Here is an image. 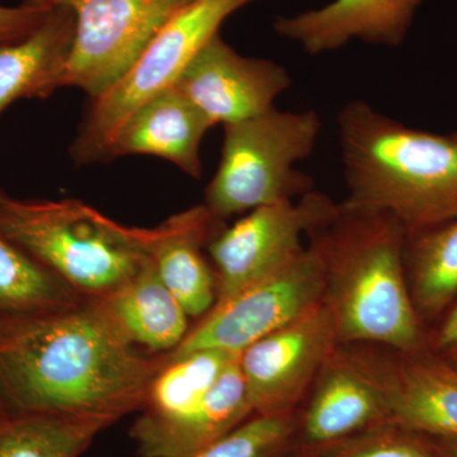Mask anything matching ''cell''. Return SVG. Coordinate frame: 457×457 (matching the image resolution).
Returning a JSON list of instances; mask_svg holds the SVG:
<instances>
[{
  "label": "cell",
  "mask_w": 457,
  "mask_h": 457,
  "mask_svg": "<svg viewBox=\"0 0 457 457\" xmlns=\"http://www.w3.org/2000/svg\"><path fill=\"white\" fill-rule=\"evenodd\" d=\"M323 264L326 303L339 345L420 351L418 312L408 288V234L386 213L343 209L312 231Z\"/></svg>",
  "instance_id": "cell-3"
},
{
  "label": "cell",
  "mask_w": 457,
  "mask_h": 457,
  "mask_svg": "<svg viewBox=\"0 0 457 457\" xmlns=\"http://www.w3.org/2000/svg\"><path fill=\"white\" fill-rule=\"evenodd\" d=\"M286 457H291V456H286Z\"/></svg>",
  "instance_id": "cell-31"
},
{
  "label": "cell",
  "mask_w": 457,
  "mask_h": 457,
  "mask_svg": "<svg viewBox=\"0 0 457 457\" xmlns=\"http://www.w3.org/2000/svg\"><path fill=\"white\" fill-rule=\"evenodd\" d=\"M209 121L179 90L170 88L147 99L120 126L110 161L126 155L165 159L192 179H200V150Z\"/></svg>",
  "instance_id": "cell-16"
},
{
  "label": "cell",
  "mask_w": 457,
  "mask_h": 457,
  "mask_svg": "<svg viewBox=\"0 0 457 457\" xmlns=\"http://www.w3.org/2000/svg\"><path fill=\"white\" fill-rule=\"evenodd\" d=\"M291 457H438L425 438L399 427L384 425L330 446Z\"/></svg>",
  "instance_id": "cell-25"
},
{
  "label": "cell",
  "mask_w": 457,
  "mask_h": 457,
  "mask_svg": "<svg viewBox=\"0 0 457 457\" xmlns=\"http://www.w3.org/2000/svg\"><path fill=\"white\" fill-rule=\"evenodd\" d=\"M253 414L237 359L189 413L170 422L135 420L131 438L140 457H191Z\"/></svg>",
  "instance_id": "cell-17"
},
{
  "label": "cell",
  "mask_w": 457,
  "mask_h": 457,
  "mask_svg": "<svg viewBox=\"0 0 457 457\" xmlns=\"http://www.w3.org/2000/svg\"><path fill=\"white\" fill-rule=\"evenodd\" d=\"M422 437L438 457H457V437Z\"/></svg>",
  "instance_id": "cell-28"
},
{
  "label": "cell",
  "mask_w": 457,
  "mask_h": 457,
  "mask_svg": "<svg viewBox=\"0 0 457 457\" xmlns=\"http://www.w3.org/2000/svg\"><path fill=\"white\" fill-rule=\"evenodd\" d=\"M312 386L308 405L297 413L296 432L287 456L323 449L385 425L386 413L378 390L338 352L328 361Z\"/></svg>",
  "instance_id": "cell-15"
},
{
  "label": "cell",
  "mask_w": 457,
  "mask_h": 457,
  "mask_svg": "<svg viewBox=\"0 0 457 457\" xmlns=\"http://www.w3.org/2000/svg\"><path fill=\"white\" fill-rule=\"evenodd\" d=\"M260 0H189L150 42L137 62L111 88L89 98L71 146L77 164L110 161L120 126L147 99L170 88L195 56L220 33L236 12Z\"/></svg>",
  "instance_id": "cell-6"
},
{
  "label": "cell",
  "mask_w": 457,
  "mask_h": 457,
  "mask_svg": "<svg viewBox=\"0 0 457 457\" xmlns=\"http://www.w3.org/2000/svg\"><path fill=\"white\" fill-rule=\"evenodd\" d=\"M114 423L102 417L0 411V457H80Z\"/></svg>",
  "instance_id": "cell-20"
},
{
  "label": "cell",
  "mask_w": 457,
  "mask_h": 457,
  "mask_svg": "<svg viewBox=\"0 0 457 457\" xmlns=\"http://www.w3.org/2000/svg\"><path fill=\"white\" fill-rule=\"evenodd\" d=\"M164 363L141 356L96 299L0 318V411L117 422L144 407Z\"/></svg>",
  "instance_id": "cell-1"
},
{
  "label": "cell",
  "mask_w": 457,
  "mask_h": 457,
  "mask_svg": "<svg viewBox=\"0 0 457 457\" xmlns=\"http://www.w3.org/2000/svg\"><path fill=\"white\" fill-rule=\"evenodd\" d=\"M447 353H449V362L453 363V366L457 368V343L453 347L446 350Z\"/></svg>",
  "instance_id": "cell-29"
},
{
  "label": "cell",
  "mask_w": 457,
  "mask_h": 457,
  "mask_svg": "<svg viewBox=\"0 0 457 457\" xmlns=\"http://www.w3.org/2000/svg\"><path fill=\"white\" fill-rule=\"evenodd\" d=\"M337 352L378 390L385 425L425 437H457V368L417 352L339 345Z\"/></svg>",
  "instance_id": "cell-10"
},
{
  "label": "cell",
  "mask_w": 457,
  "mask_h": 457,
  "mask_svg": "<svg viewBox=\"0 0 457 457\" xmlns=\"http://www.w3.org/2000/svg\"><path fill=\"white\" fill-rule=\"evenodd\" d=\"M3 196H4V194H3L2 191H0V197H3Z\"/></svg>",
  "instance_id": "cell-30"
},
{
  "label": "cell",
  "mask_w": 457,
  "mask_h": 457,
  "mask_svg": "<svg viewBox=\"0 0 457 457\" xmlns=\"http://www.w3.org/2000/svg\"><path fill=\"white\" fill-rule=\"evenodd\" d=\"M321 132L315 111L267 112L224 126L220 163L204 194V206L224 221L237 213L314 191L296 165L314 153Z\"/></svg>",
  "instance_id": "cell-5"
},
{
  "label": "cell",
  "mask_w": 457,
  "mask_h": 457,
  "mask_svg": "<svg viewBox=\"0 0 457 457\" xmlns=\"http://www.w3.org/2000/svg\"><path fill=\"white\" fill-rule=\"evenodd\" d=\"M51 9L22 4L17 7L0 5V45L21 40L35 31L49 16Z\"/></svg>",
  "instance_id": "cell-26"
},
{
  "label": "cell",
  "mask_w": 457,
  "mask_h": 457,
  "mask_svg": "<svg viewBox=\"0 0 457 457\" xmlns=\"http://www.w3.org/2000/svg\"><path fill=\"white\" fill-rule=\"evenodd\" d=\"M345 210L386 213L408 237L457 220V137L403 125L366 101L337 117Z\"/></svg>",
  "instance_id": "cell-2"
},
{
  "label": "cell",
  "mask_w": 457,
  "mask_h": 457,
  "mask_svg": "<svg viewBox=\"0 0 457 457\" xmlns=\"http://www.w3.org/2000/svg\"><path fill=\"white\" fill-rule=\"evenodd\" d=\"M297 414H253L191 457H286L296 432Z\"/></svg>",
  "instance_id": "cell-24"
},
{
  "label": "cell",
  "mask_w": 457,
  "mask_h": 457,
  "mask_svg": "<svg viewBox=\"0 0 457 457\" xmlns=\"http://www.w3.org/2000/svg\"><path fill=\"white\" fill-rule=\"evenodd\" d=\"M291 84L293 78L284 65L242 55L218 33L192 59L173 87L213 128L272 110Z\"/></svg>",
  "instance_id": "cell-12"
},
{
  "label": "cell",
  "mask_w": 457,
  "mask_h": 457,
  "mask_svg": "<svg viewBox=\"0 0 457 457\" xmlns=\"http://www.w3.org/2000/svg\"><path fill=\"white\" fill-rule=\"evenodd\" d=\"M134 345L173 351L188 333V314L156 275L152 263L107 296L96 299Z\"/></svg>",
  "instance_id": "cell-19"
},
{
  "label": "cell",
  "mask_w": 457,
  "mask_h": 457,
  "mask_svg": "<svg viewBox=\"0 0 457 457\" xmlns=\"http://www.w3.org/2000/svg\"><path fill=\"white\" fill-rule=\"evenodd\" d=\"M240 354L203 350L165 361L150 385L137 422H170L196 408Z\"/></svg>",
  "instance_id": "cell-21"
},
{
  "label": "cell",
  "mask_w": 457,
  "mask_h": 457,
  "mask_svg": "<svg viewBox=\"0 0 457 457\" xmlns=\"http://www.w3.org/2000/svg\"><path fill=\"white\" fill-rule=\"evenodd\" d=\"M339 347L332 312L320 303L249 345L239 366L254 414H297L309 387Z\"/></svg>",
  "instance_id": "cell-11"
},
{
  "label": "cell",
  "mask_w": 457,
  "mask_h": 457,
  "mask_svg": "<svg viewBox=\"0 0 457 457\" xmlns=\"http://www.w3.org/2000/svg\"><path fill=\"white\" fill-rule=\"evenodd\" d=\"M338 212L339 204L312 191L296 200L258 207L233 227L222 228L207 245L218 286L215 305L293 261L303 251V237L323 228Z\"/></svg>",
  "instance_id": "cell-9"
},
{
  "label": "cell",
  "mask_w": 457,
  "mask_h": 457,
  "mask_svg": "<svg viewBox=\"0 0 457 457\" xmlns=\"http://www.w3.org/2000/svg\"><path fill=\"white\" fill-rule=\"evenodd\" d=\"M0 236L78 293L101 299L149 263L141 228L75 200L0 197Z\"/></svg>",
  "instance_id": "cell-4"
},
{
  "label": "cell",
  "mask_w": 457,
  "mask_h": 457,
  "mask_svg": "<svg viewBox=\"0 0 457 457\" xmlns=\"http://www.w3.org/2000/svg\"><path fill=\"white\" fill-rule=\"evenodd\" d=\"M457 343V303L451 309L450 314L445 319L440 332L437 335V347L440 350H449Z\"/></svg>",
  "instance_id": "cell-27"
},
{
  "label": "cell",
  "mask_w": 457,
  "mask_h": 457,
  "mask_svg": "<svg viewBox=\"0 0 457 457\" xmlns=\"http://www.w3.org/2000/svg\"><path fill=\"white\" fill-rule=\"evenodd\" d=\"M326 276L317 252L303 248L269 278L218 303L165 361L203 350L240 354L323 303Z\"/></svg>",
  "instance_id": "cell-8"
},
{
  "label": "cell",
  "mask_w": 457,
  "mask_h": 457,
  "mask_svg": "<svg viewBox=\"0 0 457 457\" xmlns=\"http://www.w3.org/2000/svg\"><path fill=\"white\" fill-rule=\"evenodd\" d=\"M426 0H330L318 8L281 16L273 31L308 55L335 53L360 41L398 47Z\"/></svg>",
  "instance_id": "cell-13"
},
{
  "label": "cell",
  "mask_w": 457,
  "mask_h": 457,
  "mask_svg": "<svg viewBox=\"0 0 457 457\" xmlns=\"http://www.w3.org/2000/svg\"><path fill=\"white\" fill-rule=\"evenodd\" d=\"M405 264L417 312L444 311L457 294V220L408 237Z\"/></svg>",
  "instance_id": "cell-22"
},
{
  "label": "cell",
  "mask_w": 457,
  "mask_h": 457,
  "mask_svg": "<svg viewBox=\"0 0 457 457\" xmlns=\"http://www.w3.org/2000/svg\"><path fill=\"white\" fill-rule=\"evenodd\" d=\"M204 204L176 213L159 227L141 228L144 248L161 281L174 295L188 317L212 311L218 297L216 275L203 254L224 228Z\"/></svg>",
  "instance_id": "cell-14"
},
{
  "label": "cell",
  "mask_w": 457,
  "mask_h": 457,
  "mask_svg": "<svg viewBox=\"0 0 457 457\" xmlns=\"http://www.w3.org/2000/svg\"><path fill=\"white\" fill-rule=\"evenodd\" d=\"M74 33L73 13L53 8L26 37L0 45V114L20 99H44L62 88Z\"/></svg>",
  "instance_id": "cell-18"
},
{
  "label": "cell",
  "mask_w": 457,
  "mask_h": 457,
  "mask_svg": "<svg viewBox=\"0 0 457 457\" xmlns=\"http://www.w3.org/2000/svg\"><path fill=\"white\" fill-rule=\"evenodd\" d=\"M78 291L0 236V318L79 303Z\"/></svg>",
  "instance_id": "cell-23"
},
{
  "label": "cell",
  "mask_w": 457,
  "mask_h": 457,
  "mask_svg": "<svg viewBox=\"0 0 457 457\" xmlns=\"http://www.w3.org/2000/svg\"><path fill=\"white\" fill-rule=\"evenodd\" d=\"M455 135H456V137H457V134H455Z\"/></svg>",
  "instance_id": "cell-32"
},
{
  "label": "cell",
  "mask_w": 457,
  "mask_h": 457,
  "mask_svg": "<svg viewBox=\"0 0 457 457\" xmlns=\"http://www.w3.org/2000/svg\"><path fill=\"white\" fill-rule=\"evenodd\" d=\"M73 13V47L62 79L97 97L128 73L158 32L189 0H23Z\"/></svg>",
  "instance_id": "cell-7"
}]
</instances>
